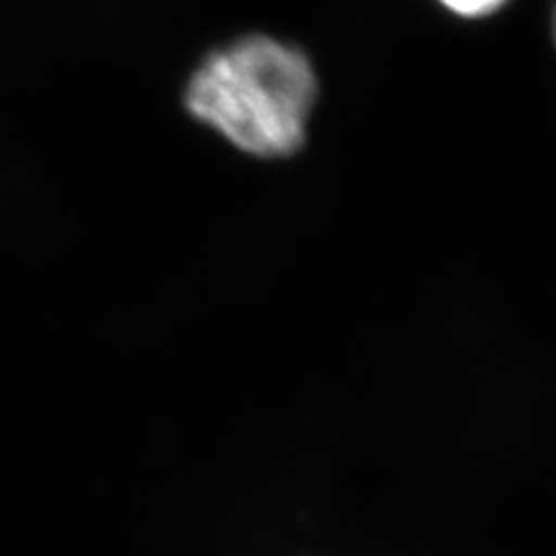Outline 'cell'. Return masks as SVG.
Returning a JSON list of instances; mask_svg holds the SVG:
<instances>
[{"label":"cell","instance_id":"3","mask_svg":"<svg viewBox=\"0 0 556 556\" xmlns=\"http://www.w3.org/2000/svg\"><path fill=\"white\" fill-rule=\"evenodd\" d=\"M552 28H554V45H556V12H554V22H552Z\"/></svg>","mask_w":556,"mask_h":556},{"label":"cell","instance_id":"1","mask_svg":"<svg viewBox=\"0 0 556 556\" xmlns=\"http://www.w3.org/2000/svg\"><path fill=\"white\" fill-rule=\"evenodd\" d=\"M318 77L300 47L243 35L206 54L186 84V110L237 149L260 159L300 151Z\"/></svg>","mask_w":556,"mask_h":556},{"label":"cell","instance_id":"2","mask_svg":"<svg viewBox=\"0 0 556 556\" xmlns=\"http://www.w3.org/2000/svg\"><path fill=\"white\" fill-rule=\"evenodd\" d=\"M439 3L462 20H484L501 12L510 0H439Z\"/></svg>","mask_w":556,"mask_h":556}]
</instances>
